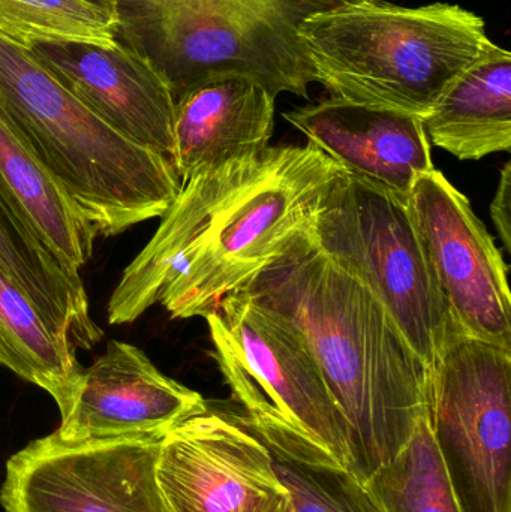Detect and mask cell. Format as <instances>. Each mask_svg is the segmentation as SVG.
<instances>
[{"mask_svg": "<svg viewBox=\"0 0 511 512\" xmlns=\"http://www.w3.org/2000/svg\"><path fill=\"white\" fill-rule=\"evenodd\" d=\"M156 478L167 512H293L266 445L215 403L162 436Z\"/></svg>", "mask_w": 511, "mask_h": 512, "instance_id": "10", "label": "cell"}, {"mask_svg": "<svg viewBox=\"0 0 511 512\" xmlns=\"http://www.w3.org/2000/svg\"><path fill=\"white\" fill-rule=\"evenodd\" d=\"M312 237L371 289L431 369L449 307L408 198L342 171L321 204Z\"/></svg>", "mask_w": 511, "mask_h": 512, "instance_id": "6", "label": "cell"}, {"mask_svg": "<svg viewBox=\"0 0 511 512\" xmlns=\"http://www.w3.org/2000/svg\"><path fill=\"white\" fill-rule=\"evenodd\" d=\"M30 51L99 119L173 164L176 99L141 54L117 39L107 45L44 42Z\"/></svg>", "mask_w": 511, "mask_h": 512, "instance_id": "12", "label": "cell"}, {"mask_svg": "<svg viewBox=\"0 0 511 512\" xmlns=\"http://www.w3.org/2000/svg\"><path fill=\"white\" fill-rule=\"evenodd\" d=\"M204 319L240 411L311 439L348 468L347 424L302 336L242 291L222 298Z\"/></svg>", "mask_w": 511, "mask_h": 512, "instance_id": "8", "label": "cell"}, {"mask_svg": "<svg viewBox=\"0 0 511 512\" xmlns=\"http://www.w3.org/2000/svg\"><path fill=\"white\" fill-rule=\"evenodd\" d=\"M336 0H119L116 39L164 77L174 99L222 75L308 98L317 83L300 41L305 18Z\"/></svg>", "mask_w": 511, "mask_h": 512, "instance_id": "4", "label": "cell"}, {"mask_svg": "<svg viewBox=\"0 0 511 512\" xmlns=\"http://www.w3.org/2000/svg\"><path fill=\"white\" fill-rule=\"evenodd\" d=\"M237 291L302 336L347 424L348 468L366 483L428 414L431 369L371 289L312 231Z\"/></svg>", "mask_w": 511, "mask_h": 512, "instance_id": "1", "label": "cell"}, {"mask_svg": "<svg viewBox=\"0 0 511 512\" xmlns=\"http://www.w3.org/2000/svg\"><path fill=\"white\" fill-rule=\"evenodd\" d=\"M90 2L96 3V5L102 6V8L107 9V11L116 14L119 0H90Z\"/></svg>", "mask_w": 511, "mask_h": 512, "instance_id": "25", "label": "cell"}, {"mask_svg": "<svg viewBox=\"0 0 511 512\" xmlns=\"http://www.w3.org/2000/svg\"><path fill=\"white\" fill-rule=\"evenodd\" d=\"M491 216L504 248L511 252V162H507L501 171L500 185L491 204Z\"/></svg>", "mask_w": 511, "mask_h": 512, "instance_id": "24", "label": "cell"}, {"mask_svg": "<svg viewBox=\"0 0 511 512\" xmlns=\"http://www.w3.org/2000/svg\"><path fill=\"white\" fill-rule=\"evenodd\" d=\"M263 155L206 168L182 183L155 236L123 271L108 301L110 324H131L159 303L162 292L185 270L222 204L254 173Z\"/></svg>", "mask_w": 511, "mask_h": 512, "instance_id": "15", "label": "cell"}, {"mask_svg": "<svg viewBox=\"0 0 511 512\" xmlns=\"http://www.w3.org/2000/svg\"><path fill=\"white\" fill-rule=\"evenodd\" d=\"M206 405L200 393L164 375L137 346L111 340L83 369L74 403L54 433L71 442L164 436Z\"/></svg>", "mask_w": 511, "mask_h": 512, "instance_id": "13", "label": "cell"}, {"mask_svg": "<svg viewBox=\"0 0 511 512\" xmlns=\"http://www.w3.org/2000/svg\"><path fill=\"white\" fill-rule=\"evenodd\" d=\"M428 420L462 512H511V349L450 315L431 367Z\"/></svg>", "mask_w": 511, "mask_h": 512, "instance_id": "7", "label": "cell"}, {"mask_svg": "<svg viewBox=\"0 0 511 512\" xmlns=\"http://www.w3.org/2000/svg\"><path fill=\"white\" fill-rule=\"evenodd\" d=\"M429 143L461 161L511 149V54L488 45L423 117Z\"/></svg>", "mask_w": 511, "mask_h": 512, "instance_id": "17", "label": "cell"}, {"mask_svg": "<svg viewBox=\"0 0 511 512\" xmlns=\"http://www.w3.org/2000/svg\"><path fill=\"white\" fill-rule=\"evenodd\" d=\"M0 364L47 391L65 418L83 367L75 345L57 330L29 295L0 268Z\"/></svg>", "mask_w": 511, "mask_h": 512, "instance_id": "20", "label": "cell"}, {"mask_svg": "<svg viewBox=\"0 0 511 512\" xmlns=\"http://www.w3.org/2000/svg\"><path fill=\"white\" fill-rule=\"evenodd\" d=\"M408 201L450 315L465 333L511 349L509 265L468 198L434 168Z\"/></svg>", "mask_w": 511, "mask_h": 512, "instance_id": "11", "label": "cell"}, {"mask_svg": "<svg viewBox=\"0 0 511 512\" xmlns=\"http://www.w3.org/2000/svg\"><path fill=\"white\" fill-rule=\"evenodd\" d=\"M162 436L30 442L6 463L5 512H167L156 478Z\"/></svg>", "mask_w": 511, "mask_h": 512, "instance_id": "9", "label": "cell"}, {"mask_svg": "<svg viewBox=\"0 0 511 512\" xmlns=\"http://www.w3.org/2000/svg\"><path fill=\"white\" fill-rule=\"evenodd\" d=\"M0 38L32 50L44 42L116 41V14L90 0H0Z\"/></svg>", "mask_w": 511, "mask_h": 512, "instance_id": "23", "label": "cell"}, {"mask_svg": "<svg viewBox=\"0 0 511 512\" xmlns=\"http://www.w3.org/2000/svg\"><path fill=\"white\" fill-rule=\"evenodd\" d=\"M284 119L345 173L404 198H410L420 176L435 168L423 119L414 114L330 96L287 111Z\"/></svg>", "mask_w": 511, "mask_h": 512, "instance_id": "14", "label": "cell"}, {"mask_svg": "<svg viewBox=\"0 0 511 512\" xmlns=\"http://www.w3.org/2000/svg\"><path fill=\"white\" fill-rule=\"evenodd\" d=\"M0 110L98 236L162 218L182 189L170 159L111 128L32 51L0 38Z\"/></svg>", "mask_w": 511, "mask_h": 512, "instance_id": "3", "label": "cell"}, {"mask_svg": "<svg viewBox=\"0 0 511 512\" xmlns=\"http://www.w3.org/2000/svg\"><path fill=\"white\" fill-rule=\"evenodd\" d=\"M342 167L312 144L269 147L228 197L159 303L174 319L204 316L314 230Z\"/></svg>", "mask_w": 511, "mask_h": 512, "instance_id": "5", "label": "cell"}, {"mask_svg": "<svg viewBox=\"0 0 511 512\" xmlns=\"http://www.w3.org/2000/svg\"><path fill=\"white\" fill-rule=\"evenodd\" d=\"M0 268L75 348L90 349L102 331L92 321L78 271L63 265L0 195Z\"/></svg>", "mask_w": 511, "mask_h": 512, "instance_id": "19", "label": "cell"}, {"mask_svg": "<svg viewBox=\"0 0 511 512\" xmlns=\"http://www.w3.org/2000/svg\"><path fill=\"white\" fill-rule=\"evenodd\" d=\"M276 96L245 75L209 78L174 107L173 165L180 182L206 168L257 158L270 147Z\"/></svg>", "mask_w": 511, "mask_h": 512, "instance_id": "16", "label": "cell"}, {"mask_svg": "<svg viewBox=\"0 0 511 512\" xmlns=\"http://www.w3.org/2000/svg\"><path fill=\"white\" fill-rule=\"evenodd\" d=\"M0 195L63 265L80 271L87 264L98 233L2 110Z\"/></svg>", "mask_w": 511, "mask_h": 512, "instance_id": "18", "label": "cell"}, {"mask_svg": "<svg viewBox=\"0 0 511 512\" xmlns=\"http://www.w3.org/2000/svg\"><path fill=\"white\" fill-rule=\"evenodd\" d=\"M381 512H462L429 426L420 418L405 447L366 481Z\"/></svg>", "mask_w": 511, "mask_h": 512, "instance_id": "22", "label": "cell"}, {"mask_svg": "<svg viewBox=\"0 0 511 512\" xmlns=\"http://www.w3.org/2000/svg\"><path fill=\"white\" fill-rule=\"evenodd\" d=\"M317 83L333 96L425 117L491 44L476 12L336 0L299 27Z\"/></svg>", "mask_w": 511, "mask_h": 512, "instance_id": "2", "label": "cell"}, {"mask_svg": "<svg viewBox=\"0 0 511 512\" xmlns=\"http://www.w3.org/2000/svg\"><path fill=\"white\" fill-rule=\"evenodd\" d=\"M236 411L266 445L273 469L290 493L293 512H381L366 483L311 439Z\"/></svg>", "mask_w": 511, "mask_h": 512, "instance_id": "21", "label": "cell"}]
</instances>
